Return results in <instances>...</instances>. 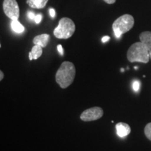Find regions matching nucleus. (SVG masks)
<instances>
[{"label": "nucleus", "mask_w": 151, "mask_h": 151, "mask_svg": "<svg viewBox=\"0 0 151 151\" xmlns=\"http://www.w3.org/2000/svg\"><path fill=\"white\" fill-rule=\"evenodd\" d=\"M76 76V67L72 62H62L55 75L57 83L63 89L69 87L73 82Z\"/></svg>", "instance_id": "nucleus-1"}, {"label": "nucleus", "mask_w": 151, "mask_h": 151, "mask_svg": "<svg viewBox=\"0 0 151 151\" xmlns=\"http://www.w3.org/2000/svg\"><path fill=\"white\" fill-rule=\"evenodd\" d=\"M127 60L131 62L148 63L150 59V53L144 43L141 41L134 43L129 47L127 53Z\"/></svg>", "instance_id": "nucleus-2"}, {"label": "nucleus", "mask_w": 151, "mask_h": 151, "mask_svg": "<svg viewBox=\"0 0 151 151\" xmlns=\"http://www.w3.org/2000/svg\"><path fill=\"white\" fill-rule=\"evenodd\" d=\"M134 24V19L129 14L119 17L113 23V30L117 39H120L123 34L129 32Z\"/></svg>", "instance_id": "nucleus-3"}, {"label": "nucleus", "mask_w": 151, "mask_h": 151, "mask_svg": "<svg viewBox=\"0 0 151 151\" xmlns=\"http://www.w3.org/2000/svg\"><path fill=\"white\" fill-rule=\"evenodd\" d=\"M76 30L74 22L69 18L60 19L58 27L54 29L55 37L60 39H67L72 37Z\"/></svg>", "instance_id": "nucleus-4"}, {"label": "nucleus", "mask_w": 151, "mask_h": 151, "mask_svg": "<svg viewBox=\"0 0 151 151\" xmlns=\"http://www.w3.org/2000/svg\"><path fill=\"white\" fill-rule=\"evenodd\" d=\"M3 9L6 16L11 20H18L20 9L16 0H4Z\"/></svg>", "instance_id": "nucleus-5"}, {"label": "nucleus", "mask_w": 151, "mask_h": 151, "mask_svg": "<svg viewBox=\"0 0 151 151\" xmlns=\"http://www.w3.org/2000/svg\"><path fill=\"white\" fill-rule=\"evenodd\" d=\"M104 115V111L101 107L94 106L85 110L81 113V120L85 122H90L97 120L101 118Z\"/></svg>", "instance_id": "nucleus-6"}, {"label": "nucleus", "mask_w": 151, "mask_h": 151, "mask_svg": "<svg viewBox=\"0 0 151 151\" xmlns=\"http://www.w3.org/2000/svg\"><path fill=\"white\" fill-rule=\"evenodd\" d=\"M116 129L117 132V134L118 137L123 138L127 136L131 132V128L129 125L124 122H118L116 124Z\"/></svg>", "instance_id": "nucleus-7"}, {"label": "nucleus", "mask_w": 151, "mask_h": 151, "mask_svg": "<svg viewBox=\"0 0 151 151\" xmlns=\"http://www.w3.org/2000/svg\"><path fill=\"white\" fill-rule=\"evenodd\" d=\"M139 39L141 42L144 43L148 48L151 59V32L147 31L141 33L139 35Z\"/></svg>", "instance_id": "nucleus-8"}, {"label": "nucleus", "mask_w": 151, "mask_h": 151, "mask_svg": "<svg viewBox=\"0 0 151 151\" xmlns=\"http://www.w3.org/2000/svg\"><path fill=\"white\" fill-rule=\"evenodd\" d=\"M49 39H50V36L48 34H43L34 38L33 43L35 45H39L42 48H44L48 45Z\"/></svg>", "instance_id": "nucleus-9"}, {"label": "nucleus", "mask_w": 151, "mask_h": 151, "mask_svg": "<svg viewBox=\"0 0 151 151\" xmlns=\"http://www.w3.org/2000/svg\"><path fill=\"white\" fill-rule=\"evenodd\" d=\"M48 0H27V4L31 8L41 9L46 6Z\"/></svg>", "instance_id": "nucleus-10"}, {"label": "nucleus", "mask_w": 151, "mask_h": 151, "mask_svg": "<svg viewBox=\"0 0 151 151\" xmlns=\"http://www.w3.org/2000/svg\"><path fill=\"white\" fill-rule=\"evenodd\" d=\"M11 27L14 32L20 34L24 31V27L22 24L18 21V20H12L11 23Z\"/></svg>", "instance_id": "nucleus-11"}, {"label": "nucleus", "mask_w": 151, "mask_h": 151, "mask_svg": "<svg viewBox=\"0 0 151 151\" xmlns=\"http://www.w3.org/2000/svg\"><path fill=\"white\" fill-rule=\"evenodd\" d=\"M34 60H37L43 54V48L39 45H35L31 50Z\"/></svg>", "instance_id": "nucleus-12"}, {"label": "nucleus", "mask_w": 151, "mask_h": 151, "mask_svg": "<svg viewBox=\"0 0 151 151\" xmlns=\"http://www.w3.org/2000/svg\"><path fill=\"white\" fill-rule=\"evenodd\" d=\"M144 133L146 137L151 141V122L148 123L144 128Z\"/></svg>", "instance_id": "nucleus-13"}, {"label": "nucleus", "mask_w": 151, "mask_h": 151, "mask_svg": "<svg viewBox=\"0 0 151 151\" xmlns=\"http://www.w3.org/2000/svg\"><path fill=\"white\" fill-rule=\"evenodd\" d=\"M132 88L135 92L139 91V88H140V82L139 81H134L132 83Z\"/></svg>", "instance_id": "nucleus-14"}, {"label": "nucleus", "mask_w": 151, "mask_h": 151, "mask_svg": "<svg viewBox=\"0 0 151 151\" xmlns=\"http://www.w3.org/2000/svg\"><path fill=\"white\" fill-rule=\"evenodd\" d=\"M42 18H43V16L40 14H37V16H35V22H36L37 24H39L41 22V20H42Z\"/></svg>", "instance_id": "nucleus-15"}, {"label": "nucleus", "mask_w": 151, "mask_h": 151, "mask_svg": "<svg viewBox=\"0 0 151 151\" xmlns=\"http://www.w3.org/2000/svg\"><path fill=\"white\" fill-rule=\"evenodd\" d=\"M27 15L28 18L30 19V20H35L36 16L33 12H32V11H28Z\"/></svg>", "instance_id": "nucleus-16"}, {"label": "nucleus", "mask_w": 151, "mask_h": 151, "mask_svg": "<svg viewBox=\"0 0 151 151\" xmlns=\"http://www.w3.org/2000/svg\"><path fill=\"white\" fill-rule=\"evenodd\" d=\"M57 48H58V52H59V53L62 56L63 55H64V50H63V48H62V45H60V44L58 45V47H57Z\"/></svg>", "instance_id": "nucleus-17"}, {"label": "nucleus", "mask_w": 151, "mask_h": 151, "mask_svg": "<svg viewBox=\"0 0 151 151\" xmlns=\"http://www.w3.org/2000/svg\"><path fill=\"white\" fill-rule=\"evenodd\" d=\"M49 14H50V16L51 18H54L55 16V9H49Z\"/></svg>", "instance_id": "nucleus-18"}, {"label": "nucleus", "mask_w": 151, "mask_h": 151, "mask_svg": "<svg viewBox=\"0 0 151 151\" xmlns=\"http://www.w3.org/2000/svg\"><path fill=\"white\" fill-rule=\"evenodd\" d=\"M110 37H109V36H105V37H104L102 38V39H101V41H102L103 43H106L107 42V41H109L110 40Z\"/></svg>", "instance_id": "nucleus-19"}, {"label": "nucleus", "mask_w": 151, "mask_h": 151, "mask_svg": "<svg viewBox=\"0 0 151 151\" xmlns=\"http://www.w3.org/2000/svg\"><path fill=\"white\" fill-rule=\"evenodd\" d=\"M106 3L109 4H114L116 2V0H104Z\"/></svg>", "instance_id": "nucleus-20"}, {"label": "nucleus", "mask_w": 151, "mask_h": 151, "mask_svg": "<svg viewBox=\"0 0 151 151\" xmlns=\"http://www.w3.org/2000/svg\"><path fill=\"white\" fill-rule=\"evenodd\" d=\"M4 76V73L2 72V71H0V81L3 80Z\"/></svg>", "instance_id": "nucleus-21"}, {"label": "nucleus", "mask_w": 151, "mask_h": 151, "mask_svg": "<svg viewBox=\"0 0 151 151\" xmlns=\"http://www.w3.org/2000/svg\"><path fill=\"white\" fill-rule=\"evenodd\" d=\"M29 59L30 60H32L34 59L32 54V52H29Z\"/></svg>", "instance_id": "nucleus-22"}, {"label": "nucleus", "mask_w": 151, "mask_h": 151, "mask_svg": "<svg viewBox=\"0 0 151 151\" xmlns=\"http://www.w3.org/2000/svg\"><path fill=\"white\" fill-rule=\"evenodd\" d=\"M121 71H122V72H123V71H124V69H121Z\"/></svg>", "instance_id": "nucleus-23"}, {"label": "nucleus", "mask_w": 151, "mask_h": 151, "mask_svg": "<svg viewBox=\"0 0 151 151\" xmlns=\"http://www.w3.org/2000/svg\"><path fill=\"white\" fill-rule=\"evenodd\" d=\"M134 69H138V67H135Z\"/></svg>", "instance_id": "nucleus-24"}]
</instances>
